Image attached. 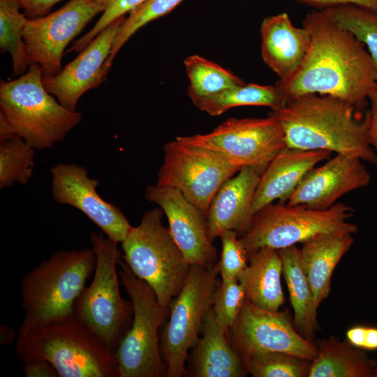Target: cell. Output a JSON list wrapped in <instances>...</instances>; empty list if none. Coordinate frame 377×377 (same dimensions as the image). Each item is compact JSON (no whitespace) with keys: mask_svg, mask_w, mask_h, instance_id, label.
I'll list each match as a JSON object with an SVG mask.
<instances>
[{"mask_svg":"<svg viewBox=\"0 0 377 377\" xmlns=\"http://www.w3.org/2000/svg\"><path fill=\"white\" fill-rule=\"evenodd\" d=\"M303 27L311 38L308 52L294 75L275 85L288 99L330 96L363 110L377 88V69L365 45L323 10L309 12Z\"/></svg>","mask_w":377,"mask_h":377,"instance_id":"1","label":"cell"},{"mask_svg":"<svg viewBox=\"0 0 377 377\" xmlns=\"http://www.w3.org/2000/svg\"><path fill=\"white\" fill-rule=\"evenodd\" d=\"M268 114L280 123L288 147L351 155L377 165L367 114L363 117L361 110L346 101L307 94L289 98L285 106Z\"/></svg>","mask_w":377,"mask_h":377,"instance_id":"2","label":"cell"},{"mask_svg":"<svg viewBox=\"0 0 377 377\" xmlns=\"http://www.w3.org/2000/svg\"><path fill=\"white\" fill-rule=\"evenodd\" d=\"M92 248L57 251L24 274L20 282L24 334L51 321L73 317L75 302L94 274Z\"/></svg>","mask_w":377,"mask_h":377,"instance_id":"3","label":"cell"},{"mask_svg":"<svg viewBox=\"0 0 377 377\" xmlns=\"http://www.w3.org/2000/svg\"><path fill=\"white\" fill-rule=\"evenodd\" d=\"M15 353L23 364L48 362L59 377H119L115 355L73 316L19 334Z\"/></svg>","mask_w":377,"mask_h":377,"instance_id":"4","label":"cell"},{"mask_svg":"<svg viewBox=\"0 0 377 377\" xmlns=\"http://www.w3.org/2000/svg\"><path fill=\"white\" fill-rule=\"evenodd\" d=\"M43 75L40 66L31 64L19 77L0 83V114L17 135L38 150L64 140L82 118L47 92Z\"/></svg>","mask_w":377,"mask_h":377,"instance_id":"5","label":"cell"},{"mask_svg":"<svg viewBox=\"0 0 377 377\" xmlns=\"http://www.w3.org/2000/svg\"><path fill=\"white\" fill-rule=\"evenodd\" d=\"M96 255L91 283L77 300L73 318L91 332L114 354L133 318L131 301L121 295L118 242L102 233H90Z\"/></svg>","mask_w":377,"mask_h":377,"instance_id":"6","label":"cell"},{"mask_svg":"<svg viewBox=\"0 0 377 377\" xmlns=\"http://www.w3.org/2000/svg\"><path fill=\"white\" fill-rule=\"evenodd\" d=\"M163 215L159 207L145 212L121 244V258L152 288L161 306L168 311L184 284L190 265L163 225Z\"/></svg>","mask_w":377,"mask_h":377,"instance_id":"7","label":"cell"},{"mask_svg":"<svg viewBox=\"0 0 377 377\" xmlns=\"http://www.w3.org/2000/svg\"><path fill=\"white\" fill-rule=\"evenodd\" d=\"M354 212L342 202L326 209L271 203L253 215L249 228L240 241L249 256L263 247L279 250L322 234H355L358 228L348 221Z\"/></svg>","mask_w":377,"mask_h":377,"instance_id":"8","label":"cell"},{"mask_svg":"<svg viewBox=\"0 0 377 377\" xmlns=\"http://www.w3.org/2000/svg\"><path fill=\"white\" fill-rule=\"evenodd\" d=\"M119 275L131 298L132 324L114 353L119 377H161L166 365L161 356L158 330L168 312L152 288L138 278L121 258Z\"/></svg>","mask_w":377,"mask_h":377,"instance_id":"9","label":"cell"},{"mask_svg":"<svg viewBox=\"0 0 377 377\" xmlns=\"http://www.w3.org/2000/svg\"><path fill=\"white\" fill-rule=\"evenodd\" d=\"M219 265H190L184 284L172 300L170 317L162 334L161 353L165 376L180 377L188 350L198 339L205 317L212 307Z\"/></svg>","mask_w":377,"mask_h":377,"instance_id":"10","label":"cell"},{"mask_svg":"<svg viewBox=\"0 0 377 377\" xmlns=\"http://www.w3.org/2000/svg\"><path fill=\"white\" fill-rule=\"evenodd\" d=\"M176 139L212 151L240 168L252 167L261 172L286 147L280 123L269 114L266 118H230L208 133L178 136Z\"/></svg>","mask_w":377,"mask_h":377,"instance_id":"11","label":"cell"},{"mask_svg":"<svg viewBox=\"0 0 377 377\" xmlns=\"http://www.w3.org/2000/svg\"><path fill=\"white\" fill-rule=\"evenodd\" d=\"M163 153L156 184L177 188L206 217L219 188L242 169L212 151L177 139L165 144Z\"/></svg>","mask_w":377,"mask_h":377,"instance_id":"12","label":"cell"},{"mask_svg":"<svg viewBox=\"0 0 377 377\" xmlns=\"http://www.w3.org/2000/svg\"><path fill=\"white\" fill-rule=\"evenodd\" d=\"M112 0H70L46 15L27 18L23 33L29 63L38 64L44 76L62 70L61 59L68 45Z\"/></svg>","mask_w":377,"mask_h":377,"instance_id":"13","label":"cell"},{"mask_svg":"<svg viewBox=\"0 0 377 377\" xmlns=\"http://www.w3.org/2000/svg\"><path fill=\"white\" fill-rule=\"evenodd\" d=\"M227 334L243 361L272 352L285 353L310 361L317 355L313 341L305 339L296 330L288 312L263 309L246 300Z\"/></svg>","mask_w":377,"mask_h":377,"instance_id":"14","label":"cell"},{"mask_svg":"<svg viewBox=\"0 0 377 377\" xmlns=\"http://www.w3.org/2000/svg\"><path fill=\"white\" fill-rule=\"evenodd\" d=\"M51 191L59 204L73 207L85 214L110 239L121 243L132 226L121 211L106 202L98 192L97 179L85 168L74 163H58L50 169Z\"/></svg>","mask_w":377,"mask_h":377,"instance_id":"15","label":"cell"},{"mask_svg":"<svg viewBox=\"0 0 377 377\" xmlns=\"http://www.w3.org/2000/svg\"><path fill=\"white\" fill-rule=\"evenodd\" d=\"M145 198L163 209L169 230L190 265L208 267L216 263L217 251L208 236L206 216L179 190L151 185Z\"/></svg>","mask_w":377,"mask_h":377,"instance_id":"16","label":"cell"},{"mask_svg":"<svg viewBox=\"0 0 377 377\" xmlns=\"http://www.w3.org/2000/svg\"><path fill=\"white\" fill-rule=\"evenodd\" d=\"M124 19L125 15L112 22L59 73L43 75L45 89L66 109L76 111L81 96L104 81L108 75L105 64Z\"/></svg>","mask_w":377,"mask_h":377,"instance_id":"17","label":"cell"},{"mask_svg":"<svg viewBox=\"0 0 377 377\" xmlns=\"http://www.w3.org/2000/svg\"><path fill=\"white\" fill-rule=\"evenodd\" d=\"M362 161L355 156L336 154L306 175L286 204L316 209L332 207L345 194L369 185L371 175Z\"/></svg>","mask_w":377,"mask_h":377,"instance_id":"18","label":"cell"},{"mask_svg":"<svg viewBox=\"0 0 377 377\" xmlns=\"http://www.w3.org/2000/svg\"><path fill=\"white\" fill-rule=\"evenodd\" d=\"M261 174L254 168L244 167L219 188L206 217L212 242L225 230L242 234L248 230L253 216L252 201Z\"/></svg>","mask_w":377,"mask_h":377,"instance_id":"19","label":"cell"},{"mask_svg":"<svg viewBox=\"0 0 377 377\" xmlns=\"http://www.w3.org/2000/svg\"><path fill=\"white\" fill-rule=\"evenodd\" d=\"M331 153L288 147L283 149L260 175L252 201L253 214L276 200L281 203L287 202L306 175Z\"/></svg>","mask_w":377,"mask_h":377,"instance_id":"20","label":"cell"},{"mask_svg":"<svg viewBox=\"0 0 377 377\" xmlns=\"http://www.w3.org/2000/svg\"><path fill=\"white\" fill-rule=\"evenodd\" d=\"M260 51L265 64L283 82L297 71L309 49L304 27L294 26L286 13L265 17L260 25Z\"/></svg>","mask_w":377,"mask_h":377,"instance_id":"21","label":"cell"},{"mask_svg":"<svg viewBox=\"0 0 377 377\" xmlns=\"http://www.w3.org/2000/svg\"><path fill=\"white\" fill-rule=\"evenodd\" d=\"M352 235L346 232L322 234L303 242L300 249L302 267L318 308L330 293L333 272L352 246Z\"/></svg>","mask_w":377,"mask_h":377,"instance_id":"22","label":"cell"},{"mask_svg":"<svg viewBox=\"0 0 377 377\" xmlns=\"http://www.w3.org/2000/svg\"><path fill=\"white\" fill-rule=\"evenodd\" d=\"M202 334L194 345L193 374L197 377H243L244 362L219 326L212 309L204 318Z\"/></svg>","mask_w":377,"mask_h":377,"instance_id":"23","label":"cell"},{"mask_svg":"<svg viewBox=\"0 0 377 377\" xmlns=\"http://www.w3.org/2000/svg\"><path fill=\"white\" fill-rule=\"evenodd\" d=\"M248 257L249 264L238 277L246 300L263 309L279 311L285 297L281 282L283 265L279 250L263 247Z\"/></svg>","mask_w":377,"mask_h":377,"instance_id":"24","label":"cell"},{"mask_svg":"<svg viewBox=\"0 0 377 377\" xmlns=\"http://www.w3.org/2000/svg\"><path fill=\"white\" fill-rule=\"evenodd\" d=\"M317 355L311 361L308 377H371L375 360L346 339L335 336L313 341Z\"/></svg>","mask_w":377,"mask_h":377,"instance_id":"25","label":"cell"},{"mask_svg":"<svg viewBox=\"0 0 377 377\" xmlns=\"http://www.w3.org/2000/svg\"><path fill=\"white\" fill-rule=\"evenodd\" d=\"M279 252L293 310L294 325L302 336L313 341L320 328L317 320L318 308L302 267L300 249L294 245L279 249Z\"/></svg>","mask_w":377,"mask_h":377,"instance_id":"26","label":"cell"},{"mask_svg":"<svg viewBox=\"0 0 377 377\" xmlns=\"http://www.w3.org/2000/svg\"><path fill=\"white\" fill-rule=\"evenodd\" d=\"M288 100L276 85L249 83L192 101L200 110L211 116H219L230 108L239 106H267L272 110H278L285 106Z\"/></svg>","mask_w":377,"mask_h":377,"instance_id":"27","label":"cell"},{"mask_svg":"<svg viewBox=\"0 0 377 377\" xmlns=\"http://www.w3.org/2000/svg\"><path fill=\"white\" fill-rule=\"evenodd\" d=\"M184 64L189 80L187 92L191 101L245 84L230 71L197 54L186 57Z\"/></svg>","mask_w":377,"mask_h":377,"instance_id":"28","label":"cell"},{"mask_svg":"<svg viewBox=\"0 0 377 377\" xmlns=\"http://www.w3.org/2000/svg\"><path fill=\"white\" fill-rule=\"evenodd\" d=\"M18 0H0V49L11 56L13 74L22 75L30 65L23 33L27 17Z\"/></svg>","mask_w":377,"mask_h":377,"instance_id":"29","label":"cell"},{"mask_svg":"<svg viewBox=\"0 0 377 377\" xmlns=\"http://www.w3.org/2000/svg\"><path fill=\"white\" fill-rule=\"evenodd\" d=\"M35 149L17 135L0 142V188L27 184L32 177Z\"/></svg>","mask_w":377,"mask_h":377,"instance_id":"30","label":"cell"},{"mask_svg":"<svg viewBox=\"0 0 377 377\" xmlns=\"http://www.w3.org/2000/svg\"><path fill=\"white\" fill-rule=\"evenodd\" d=\"M320 10L365 45L377 69V13L352 4Z\"/></svg>","mask_w":377,"mask_h":377,"instance_id":"31","label":"cell"},{"mask_svg":"<svg viewBox=\"0 0 377 377\" xmlns=\"http://www.w3.org/2000/svg\"><path fill=\"white\" fill-rule=\"evenodd\" d=\"M184 0H146L128 13L115 36L110 56L105 64L108 73L117 52L141 27L172 10Z\"/></svg>","mask_w":377,"mask_h":377,"instance_id":"32","label":"cell"},{"mask_svg":"<svg viewBox=\"0 0 377 377\" xmlns=\"http://www.w3.org/2000/svg\"><path fill=\"white\" fill-rule=\"evenodd\" d=\"M253 377H308L311 361L279 352L263 353L244 360Z\"/></svg>","mask_w":377,"mask_h":377,"instance_id":"33","label":"cell"},{"mask_svg":"<svg viewBox=\"0 0 377 377\" xmlns=\"http://www.w3.org/2000/svg\"><path fill=\"white\" fill-rule=\"evenodd\" d=\"M245 300V292L238 279H221L216 286L212 309L219 326L225 333L235 323Z\"/></svg>","mask_w":377,"mask_h":377,"instance_id":"34","label":"cell"},{"mask_svg":"<svg viewBox=\"0 0 377 377\" xmlns=\"http://www.w3.org/2000/svg\"><path fill=\"white\" fill-rule=\"evenodd\" d=\"M219 237L222 249L221 259L217 263L221 279H238L248 265V254L236 231L225 230Z\"/></svg>","mask_w":377,"mask_h":377,"instance_id":"35","label":"cell"},{"mask_svg":"<svg viewBox=\"0 0 377 377\" xmlns=\"http://www.w3.org/2000/svg\"><path fill=\"white\" fill-rule=\"evenodd\" d=\"M145 1L112 0L94 27L83 36L75 40L72 46L67 50V52H75L80 53L112 22L119 17L124 16L126 13L131 12Z\"/></svg>","mask_w":377,"mask_h":377,"instance_id":"36","label":"cell"},{"mask_svg":"<svg viewBox=\"0 0 377 377\" xmlns=\"http://www.w3.org/2000/svg\"><path fill=\"white\" fill-rule=\"evenodd\" d=\"M62 0H18L24 15L29 19L47 15L52 8Z\"/></svg>","mask_w":377,"mask_h":377,"instance_id":"37","label":"cell"},{"mask_svg":"<svg viewBox=\"0 0 377 377\" xmlns=\"http://www.w3.org/2000/svg\"><path fill=\"white\" fill-rule=\"evenodd\" d=\"M306 4L325 9L341 5L352 4L377 13V0H298Z\"/></svg>","mask_w":377,"mask_h":377,"instance_id":"38","label":"cell"},{"mask_svg":"<svg viewBox=\"0 0 377 377\" xmlns=\"http://www.w3.org/2000/svg\"><path fill=\"white\" fill-rule=\"evenodd\" d=\"M370 110L367 113L368 137L371 145L377 149V88L369 95Z\"/></svg>","mask_w":377,"mask_h":377,"instance_id":"39","label":"cell"},{"mask_svg":"<svg viewBox=\"0 0 377 377\" xmlns=\"http://www.w3.org/2000/svg\"><path fill=\"white\" fill-rule=\"evenodd\" d=\"M23 371L27 377H58L52 365L45 360H35L24 363Z\"/></svg>","mask_w":377,"mask_h":377,"instance_id":"40","label":"cell"},{"mask_svg":"<svg viewBox=\"0 0 377 377\" xmlns=\"http://www.w3.org/2000/svg\"><path fill=\"white\" fill-rule=\"evenodd\" d=\"M362 349L377 350V327L365 326Z\"/></svg>","mask_w":377,"mask_h":377,"instance_id":"41","label":"cell"},{"mask_svg":"<svg viewBox=\"0 0 377 377\" xmlns=\"http://www.w3.org/2000/svg\"><path fill=\"white\" fill-rule=\"evenodd\" d=\"M15 136L17 135L12 126L6 118L0 114V142L11 140Z\"/></svg>","mask_w":377,"mask_h":377,"instance_id":"42","label":"cell"},{"mask_svg":"<svg viewBox=\"0 0 377 377\" xmlns=\"http://www.w3.org/2000/svg\"><path fill=\"white\" fill-rule=\"evenodd\" d=\"M0 342L2 345H9L12 343L15 338V332L13 329L4 325L0 327Z\"/></svg>","mask_w":377,"mask_h":377,"instance_id":"43","label":"cell"},{"mask_svg":"<svg viewBox=\"0 0 377 377\" xmlns=\"http://www.w3.org/2000/svg\"><path fill=\"white\" fill-rule=\"evenodd\" d=\"M371 377H377V365L376 366V367L374 369Z\"/></svg>","mask_w":377,"mask_h":377,"instance_id":"44","label":"cell"}]
</instances>
